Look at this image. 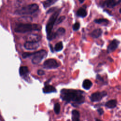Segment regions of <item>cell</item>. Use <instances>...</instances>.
Returning <instances> with one entry per match:
<instances>
[{
  "label": "cell",
  "mask_w": 121,
  "mask_h": 121,
  "mask_svg": "<svg viewBox=\"0 0 121 121\" xmlns=\"http://www.w3.org/2000/svg\"><path fill=\"white\" fill-rule=\"evenodd\" d=\"M80 28V24L78 22H76L75 23L73 26V29L74 31L78 30Z\"/></svg>",
  "instance_id": "cb8c5ba5"
},
{
  "label": "cell",
  "mask_w": 121,
  "mask_h": 121,
  "mask_svg": "<svg viewBox=\"0 0 121 121\" xmlns=\"http://www.w3.org/2000/svg\"><path fill=\"white\" fill-rule=\"evenodd\" d=\"M96 78L97 79H98V80H99L102 81H104L103 78H102L99 75H97V76H96Z\"/></svg>",
  "instance_id": "f546056e"
},
{
  "label": "cell",
  "mask_w": 121,
  "mask_h": 121,
  "mask_svg": "<svg viewBox=\"0 0 121 121\" xmlns=\"http://www.w3.org/2000/svg\"><path fill=\"white\" fill-rule=\"evenodd\" d=\"M79 112L76 110H74L72 111V120L74 121H79Z\"/></svg>",
  "instance_id": "e0dca14e"
},
{
  "label": "cell",
  "mask_w": 121,
  "mask_h": 121,
  "mask_svg": "<svg viewBox=\"0 0 121 121\" xmlns=\"http://www.w3.org/2000/svg\"><path fill=\"white\" fill-rule=\"evenodd\" d=\"M37 74L39 76H43V75H44L45 72L42 69H39L37 71Z\"/></svg>",
  "instance_id": "4316f807"
},
{
  "label": "cell",
  "mask_w": 121,
  "mask_h": 121,
  "mask_svg": "<svg viewBox=\"0 0 121 121\" xmlns=\"http://www.w3.org/2000/svg\"><path fill=\"white\" fill-rule=\"evenodd\" d=\"M58 0H46L43 2V6L45 9L50 7L54 4Z\"/></svg>",
  "instance_id": "d6986e66"
},
{
  "label": "cell",
  "mask_w": 121,
  "mask_h": 121,
  "mask_svg": "<svg viewBox=\"0 0 121 121\" xmlns=\"http://www.w3.org/2000/svg\"><path fill=\"white\" fill-rule=\"evenodd\" d=\"M65 33V29L64 28L60 27L59 28L57 31L53 33V38H55L57 36H60L62 35Z\"/></svg>",
  "instance_id": "5bb4252c"
},
{
  "label": "cell",
  "mask_w": 121,
  "mask_h": 121,
  "mask_svg": "<svg viewBox=\"0 0 121 121\" xmlns=\"http://www.w3.org/2000/svg\"><path fill=\"white\" fill-rule=\"evenodd\" d=\"M107 7L112 8L116 5V0H106L104 3Z\"/></svg>",
  "instance_id": "ffe728a7"
},
{
  "label": "cell",
  "mask_w": 121,
  "mask_h": 121,
  "mask_svg": "<svg viewBox=\"0 0 121 121\" xmlns=\"http://www.w3.org/2000/svg\"><path fill=\"white\" fill-rule=\"evenodd\" d=\"M92 83L89 79H85L82 84V87L86 90H89L92 86Z\"/></svg>",
  "instance_id": "7c38bea8"
},
{
  "label": "cell",
  "mask_w": 121,
  "mask_h": 121,
  "mask_svg": "<svg viewBox=\"0 0 121 121\" xmlns=\"http://www.w3.org/2000/svg\"><path fill=\"white\" fill-rule=\"evenodd\" d=\"M43 67L46 69H56L59 67V64L56 60L54 59H49L44 62Z\"/></svg>",
  "instance_id": "8992f818"
},
{
  "label": "cell",
  "mask_w": 121,
  "mask_h": 121,
  "mask_svg": "<svg viewBox=\"0 0 121 121\" xmlns=\"http://www.w3.org/2000/svg\"><path fill=\"white\" fill-rule=\"evenodd\" d=\"M47 55V52L44 50H41L32 53V62L34 64H38Z\"/></svg>",
  "instance_id": "5b68a950"
},
{
  "label": "cell",
  "mask_w": 121,
  "mask_h": 121,
  "mask_svg": "<svg viewBox=\"0 0 121 121\" xmlns=\"http://www.w3.org/2000/svg\"><path fill=\"white\" fill-rule=\"evenodd\" d=\"M65 19V16H60L57 20L56 21V24L58 25V24H60V23H61L62 22H63L64 19Z\"/></svg>",
  "instance_id": "d4e9b609"
},
{
  "label": "cell",
  "mask_w": 121,
  "mask_h": 121,
  "mask_svg": "<svg viewBox=\"0 0 121 121\" xmlns=\"http://www.w3.org/2000/svg\"><path fill=\"white\" fill-rule=\"evenodd\" d=\"M61 11V9H58L55 12H54L52 16L50 17L47 24L46 26V32L47 33V38L50 37V36L52 34V31L53 27V26L57 20V18L59 15Z\"/></svg>",
  "instance_id": "277c9868"
},
{
  "label": "cell",
  "mask_w": 121,
  "mask_h": 121,
  "mask_svg": "<svg viewBox=\"0 0 121 121\" xmlns=\"http://www.w3.org/2000/svg\"><path fill=\"white\" fill-rule=\"evenodd\" d=\"M102 33V30L100 28H98L95 29L91 33V36L94 38H96L99 37Z\"/></svg>",
  "instance_id": "9a60e30c"
},
{
  "label": "cell",
  "mask_w": 121,
  "mask_h": 121,
  "mask_svg": "<svg viewBox=\"0 0 121 121\" xmlns=\"http://www.w3.org/2000/svg\"><path fill=\"white\" fill-rule=\"evenodd\" d=\"M85 0H79V2H80V3H83Z\"/></svg>",
  "instance_id": "4dcf8cb0"
},
{
  "label": "cell",
  "mask_w": 121,
  "mask_h": 121,
  "mask_svg": "<svg viewBox=\"0 0 121 121\" xmlns=\"http://www.w3.org/2000/svg\"><path fill=\"white\" fill-rule=\"evenodd\" d=\"M94 22L97 24H107L109 22V21L105 18H99V19H96L94 20Z\"/></svg>",
  "instance_id": "44dd1931"
},
{
  "label": "cell",
  "mask_w": 121,
  "mask_h": 121,
  "mask_svg": "<svg viewBox=\"0 0 121 121\" xmlns=\"http://www.w3.org/2000/svg\"><path fill=\"white\" fill-rule=\"evenodd\" d=\"M43 92L44 93H51L56 92V88L50 85H47L43 88Z\"/></svg>",
  "instance_id": "8fae6325"
},
{
  "label": "cell",
  "mask_w": 121,
  "mask_h": 121,
  "mask_svg": "<svg viewBox=\"0 0 121 121\" xmlns=\"http://www.w3.org/2000/svg\"><path fill=\"white\" fill-rule=\"evenodd\" d=\"M39 9V6L36 4H31L17 9L15 13L19 15H30L35 12Z\"/></svg>",
  "instance_id": "3957f363"
},
{
  "label": "cell",
  "mask_w": 121,
  "mask_h": 121,
  "mask_svg": "<svg viewBox=\"0 0 121 121\" xmlns=\"http://www.w3.org/2000/svg\"><path fill=\"white\" fill-rule=\"evenodd\" d=\"M98 113L100 114V115H102L104 113V111L103 110L102 108H98L97 110Z\"/></svg>",
  "instance_id": "83f0119b"
},
{
  "label": "cell",
  "mask_w": 121,
  "mask_h": 121,
  "mask_svg": "<svg viewBox=\"0 0 121 121\" xmlns=\"http://www.w3.org/2000/svg\"><path fill=\"white\" fill-rule=\"evenodd\" d=\"M77 14L78 16L81 17H84L87 15V12L85 9L80 8L78 10Z\"/></svg>",
  "instance_id": "2e32d148"
},
{
  "label": "cell",
  "mask_w": 121,
  "mask_h": 121,
  "mask_svg": "<svg viewBox=\"0 0 121 121\" xmlns=\"http://www.w3.org/2000/svg\"><path fill=\"white\" fill-rule=\"evenodd\" d=\"M84 92L75 89H63L60 91V97L67 103L72 102L75 104H80L84 102Z\"/></svg>",
  "instance_id": "6da1fadb"
},
{
  "label": "cell",
  "mask_w": 121,
  "mask_h": 121,
  "mask_svg": "<svg viewBox=\"0 0 121 121\" xmlns=\"http://www.w3.org/2000/svg\"><path fill=\"white\" fill-rule=\"evenodd\" d=\"M29 72L28 67L26 66L20 67L19 69V74L21 76H23L26 75Z\"/></svg>",
  "instance_id": "ac0fdd59"
},
{
  "label": "cell",
  "mask_w": 121,
  "mask_h": 121,
  "mask_svg": "<svg viewBox=\"0 0 121 121\" xmlns=\"http://www.w3.org/2000/svg\"><path fill=\"white\" fill-rule=\"evenodd\" d=\"M63 48V44L61 42H60L57 43L54 47V50L56 52H59L61 51Z\"/></svg>",
  "instance_id": "7402d4cb"
},
{
  "label": "cell",
  "mask_w": 121,
  "mask_h": 121,
  "mask_svg": "<svg viewBox=\"0 0 121 121\" xmlns=\"http://www.w3.org/2000/svg\"><path fill=\"white\" fill-rule=\"evenodd\" d=\"M116 105L117 101L115 99L110 100L107 102L105 104V106L108 108H113L116 106Z\"/></svg>",
  "instance_id": "4fadbf2b"
},
{
  "label": "cell",
  "mask_w": 121,
  "mask_h": 121,
  "mask_svg": "<svg viewBox=\"0 0 121 121\" xmlns=\"http://www.w3.org/2000/svg\"><path fill=\"white\" fill-rule=\"evenodd\" d=\"M41 39V36L37 34H29L26 36L27 41L38 42Z\"/></svg>",
  "instance_id": "30bf717a"
},
{
  "label": "cell",
  "mask_w": 121,
  "mask_h": 121,
  "mask_svg": "<svg viewBox=\"0 0 121 121\" xmlns=\"http://www.w3.org/2000/svg\"><path fill=\"white\" fill-rule=\"evenodd\" d=\"M25 48L28 50H34L37 49L39 47L38 42L26 41L24 43Z\"/></svg>",
  "instance_id": "ba28073f"
},
{
  "label": "cell",
  "mask_w": 121,
  "mask_h": 121,
  "mask_svg": "<svg viewBox=\"0 0 121 121\" xmlns=\"http://www.w3.org/2000/svg\"><path fill=\"white\" fill-rule=\"evenodd\" d=\"M60 104L59 103L55 104L54 106V111L55 113L57 114H59L60 112Z\"/></svg>",
  "instance_id": "603a6c76"
},
{
  "label": "cell",
  "mask_w": 121,
  "mask_h": 121,
  "mask_svg": "<svg viewBox=\"0 0 121 121\" xmlns=\"http://www.w3.org/2000/svg\"><path fill=\"white\" fill-rule=\"evenodd\" d=\"M41 29L42 26L39 24L20 23L16 26L14 31L16 33H25L33 31H40Z\"/></svg>",
  "instance_id": "7a4b0ae2"
},
{
  "label": "cell",
  "mask_w": 121,
  "mask_h": 121,
  "mask_svg": "<svg viewBox=\"0 0 121 121\" xmlns=\"http://www.w3.org/2000/svg\"><path fill=\"white\" fill-rule=\"evenodd\" d=\"M119 43V41L116 39L113 40L107 47L108 52H110L114 51L118 47Z\"/></svg>",
  "instance_id": "9c48e42d"
},
{
  "label": "cell",
  "mask_w": 121,
  "mask_h": 121,
  "mask_svg": "<svg viewBox=\"0 0 121 121\" xmlns=\"http://www.w3.org/2000/svg\"><path fill=\"white\" fill-rule=\"evenodd\" d=\"M56 9V8L53 7V8H52L49 9L48 10V11L47 12V13H51V12H53V11H54V10H55Z\"/></svg>",
  "instance_id": "f1b7e54d"
},
{
  "label": "cell",
  "mask_w": 121,
  "mask_h": 121,
  "mask_svg": "<svg viewBox=\"0 0 121 121\" xmlns=\"http://www.w3.org/2000/svg\"><path fill=\"white\" fill-rule=\"evenodd\" d=\"M33 52H24L22 54L23 58H26L32 55Z\"/></svg>",
  "instance_id": "484cf974"
},
{
  "label": "cell",
  "mask_w": 121,
  "mask_h": 121,
  "mask_svg": "<svg viewBox=\"0 0 121 121\" xmlns=\"http://www.w3.org/2000/svg\"><path fill=\"white\" fill-rule=\"evenodd\" d=\"M119 12L121 13V8L120 9V10H119Z\"/></svg>",
  "instance_id": "1f68e13d"
},
{
  "label": "cell",
  "mask_w": 121,
  "mask_h": 121,
  "mask_svg": "<svg viewBox=\"0 0 121 121\" xmlns=\"http://www.w3.org/2000/svg\"><path fill=\"white\" fill-rule=\"evenodd\" d=\"M106 95H107V93L105 91L96 92L91 94L90 99L92 102H99Z\"/></svg>",
  "instance_id": "52a82bcc"
}]
</instances>
